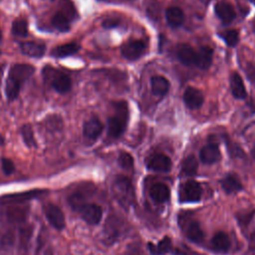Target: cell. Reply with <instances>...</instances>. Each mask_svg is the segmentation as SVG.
I'll return each instance as SVG.
<instances>
[{
	"instance_id": "cell-1",
	"label": "cell",
	"mask_w": 255,
	"mask_h": 255,
	"mask_svg": "<svg viewBox=\"0 0 255 255\" xmlns=\"http://www.w3.org/2000/svg\"><path fill=\"white\" fill-rule=\"evenodd\" d=\"M35 73V67L29 64H14L11 66L5 84V95L13 102L20 94L22 84Z\"/></svg>"
},
{
	"instance_id": "cell-2",
	"label": "cell",
	"mask_w": 255,
	"mask_h": 255,
	"mask_svg": "<svg viewBox=\"0 0 255 255\" xmlns=\"http://www.w3.org/2000/svg\"><path fill=\"white\" fill-rule=\"evenodd\" d=\"M114 107L115 114L108 120V135L111 138H118L124 133L127 128L128 109V104L124 101L115 103Z\"/></svg>"
},
{
	"instance_id": "cell-3",
	"label": "cell",
	"mask_w": 255,
	"mask_h": 255,
	"mask_svg": "<svg viewBox=\"0 0 255 255\" xmlns=\"http://www.w3.org/2000/svg\"><path fill=\"white\" fill-rule=\"evenodd\" d=\"M178 226L180 227L181 231L186 236V238L191 242L200 243L203 240L204 234L200 227V224L191 215H188L187 213L179 214Z\"/></svg>"
},
{
	"instance_id": "cell-4",
	"label": "cell",
	"mask_w": 255,
	"mask_h": 255,
	"mask_svg": "<svg viewBox=\"0 0 255 255\" xmlns=\"http://www.w3.org/2000/svg\"><path fill=\"white\" fill-rule=\"evenodd\" d=\"M76 16V10L73 6V3L68 1L64 4L61 9H59L52 17L51 22L54 28L61 32H67L70 30L71 22Z\"/></svg>"
},
{
	"instance_id": "cell-5",
	"label": "cell",
	"mask_w": 255,
	"mask_h": 255,
	"mask_svg": "<svg viewBox=\"0 0 255 255\" xmlns=\"http://www.w3.org/2000/svg\"><path fill=\"white\" fill-rule=\"evenodd\" d=\"M201 196V185L195 180H187L178 188V199L180 202H198Z\"/></svg>"
},
{
	"instance_id": "cell-6",
	"label": "cell",
	"mask_w": 255,
	"mask_h": 255,
	"mask_svg": "<svg viewBox=\"0 0 255 255\" xmlns=\"http://www.w3.org/2000/svg\"><path fill=\"white\" fill-rule=\"evenodd\" d=\"M145 165L148 169L157 172H167L171 168L170 158L163 153H153L145 160Z\"/></svg>"
},
{
	"instance_id": "cell-7",
	"label": "cell",
	"mask_w": 255,
	"mask_h": 255,
	"mask_svg": "<svg viewBox=\"0 0 255 255\" xmlns=\"http://www.w3.org/2000/svg\"><path fill=\"white\" fill-rule=\"evenodd\" d=\"M79 212L81 217L91 225H97L103 216L102 207L95 203H85L82 207H80Z\"/></svg>"
},
{
	"instance_id": "cell-8",
	"label": "cell",
	"mask_w": 255,
	"mask_h": 255,
	"mask_svg": "<svg viewBox=\"0 0 255 255\" xmlns=\"http://www.w3.org/2000/svg\"><path fill=\"white\" fill-rule=\"evenodd\" d=\"M44 212L47 220L54 228L62 230L65 227V215L59 206L48 203L44 206Z\"/></svg>"
},
{
	"instance_id": "cell-9",
	"label": "cell",
	"mask_w": 255,
	"mask_h": 255,
	"mask_svg": "<svg viewBox=\"0 0 255 255\" xmlns=\"http://www.w3.org/2000/svg\"><path fill=\"white\" fill-rule=\"evenodd\" d=\"M145 44L141 40H131L125 43L122 47V55L128 60H136L145 51Z\"/></svg>"
},
{
	"instance_id": "cell-10",
	"label": "cell",
	"mask_w": 255,
	"mask_h": 255,
	"mask_svg": "<svg viewBox=\"0 0 255 255\" xmlns=\"http://www.w3.org/2000/svg\"><path fill=\"white\" fill-rule=\"evenodd\" d=\"M175 54L177 59L185 66H195L196 51L189 44H179L176 47Z\"/></svg>"
},
{
	"instance_id": "cell-11",
	"label": "cell",
	"mask_w": 255,
	"mask_h": 255,
	"mask_svg": "<svg viewBox=\"0 0 255 255\" xmlns=\"http://www.w3.org/2000/svg\"><path fill=\"white\" fill-rule=\"evenodd\" d=\"M103 129H104V126L102 122L98 118L93 117L84 124L83 133L86 138L91 140H96L102 134Z\"/></svg>"
},
{
	"instance_id": "cell-12",
	"label": "cell",
	"mask_w": 255,
	"mask_h": 255,
	"mask_svg": "<svg viewBox=\"0 0 255 255\" xmlns=\"http://www.w3.org/2000/svg\"><path fill=\"white\" fill-rule=\"evenodd\" d=\"M214 11H215L216 16L224 24L231 23L236 16L233 6L230 3L225 2V1H220V2L216 3L215 7H214Z\"/></svg>"
},
{
	"instance_id": "cell-13",
	"label": "cell",
	"mask_w": 255,
	"mask_h": 255,
	"mask_svg": "<svg viewBox=\"0 0 255 255\" xmlns=\"http://www.w3.org/2000/svg\"><path fill=\"white\" fill-rule=\"evenodd\" d=\"M20 50L22 54L32 57V58H41L44 56L46 51V46L43 43L34 42V41H26L20 43Z\"/></svg>"
},
{
	"instance_id": "cell-14",
	"label": "cell",
	"mask_w": 255,
	"mask_h": 255,
	"mask_svg": "<svg viewBox=\"0 0 255 255\" xmlns=\"http://www.w3.org/2000/svg\"><path fill=\"white\" fill-rule=\"evenodd\" d=\"M200 160L205 164H212L220 160L221 153L219 147L215 143H208L204 145L199 153Z\"/></svg>"
},
{
	"instance_id": "cell-15",
	"label": "cell",
	"mask_w": 255,
	"mask_h": 255,
	"mask_svg": "<svg viewBox=\"0 0 255 255\" xmlns=\"http://www.w3.org/2000/svg\"><path fill=\"white\" fill-rule=\"evenodd\" d=\"M183 101L188 109H198L203 104V95L198 89L189 87L183 94Z\"/></svg>"
},
{
	"instance_id": "cell-16",
	"label": "cell",
	"mask_w": 255,
	"mask_h": 255,
	"mask_svg": "<svg viewBox=\"0 0 255 255\" xmlns=\"http://www.w3.org/2000/svg\"><path fill=\"white\" fill-rule=\"evenodd\" d=\"M51 85L57 93L66 94L72 88V80L68 75L61 72H56L52 78Z\"/></svg>"
},
{
	"instance_id": "cell-17",
	"label": "cell",
	"mask_w": 255,
	"mask_h": 255,
	"mask_svg": "<svg viewBox=\"0 0 255 255\" xmlns=\"http://www.w3.org/2000/svg\"><path fill=\"white\" fill-rule=\"evenodd\" d=\"M43 193H44V190H29V191L20 192V193L4 195L0 198V201L3 203H19V202H23V201L38 197Z\"/></svg>"
},
{
	"instance_id": "cell-18",
	"label": "cell",
	"mask_w": 255,
	"mask_h": 255,
	"mask_svg": "<svg viewBox=\"0 0 255 255\" xmlns=\"http://www.w3.org/2000/svg\"><path fill=\"white\" fill-rule=\"evenodd\" d=\"M230 239L224 232H217L211 239V248L216 253L225 254L230 248Z\"/></svg>"
},
{
	"instance_id": "cell-19",
	"label": "cell",
	"mask_w": 255,
	"mask_h": 255,
	"mask_svg": "<svg viewBox=\"0 0 255 255\" xmlns=\"http://www.w3.org/2000/svg\"><path fill=\"white\" fill-rule=\"evenodd\" d=\"M221 187L227 194H232L240 191L242 189V183L239 179V177L234 173H228L226 174L221 180H220Z\"/></svg>"
},
{
	"instance_id": "cell-20",
	"label": "cell",
	"mask_w": 255,
	"mask_h": 255,
	"mask_svg": "<svg viewBox=\"0 0 255 255\" xmlns=\"http://www.w3.org/2000/svg\"><path fill=\"white\" fill-rule=\"evenodd\" d=\"M149 195L153 201L157 203H163L168 200L170 191L166 184L158 182L151 185L149 188Z\"/></svg>"
},
{
	"instance_id": "cell-21",
	"label": "cell",
	"mask_w": 255,
	"mask_h": 255,
	"mask_svg": "<svg viewBox=\"0 0 255 255\" xmlns=\"http://www.w3.org/2000/svg\"><path fill=\"white\" fill-rule=\"evenodd\" d=\"M213 51L209 47H200L196 51V62L195 66L201 70H207L212 63Z\"/></svg>"
},
{
	"instance_id": "cell-22",
	"label": "cell",
	"mask_w": 255,
	"mask_h": 255,
	"mask_svg": "<svg viewBox=\"0 0 255 255\" xmlns=\"http://www.w3.org/2000/svg\"><path fill=\"white\" fill-rule=\"evenodd\" d=\"M229 81L232 95L237 99H244L246 97V89L240 75L236 72L232 73Z\"/></svg>"
},
{
	"instance_id": "cell-23",
	"label": "cell",
	"mask_w": 255,
	"mask_h": 255,
	"mask_svg": "<svg viewBox=\"0 0 255 255\" xmlns=\"http://www.w3.org/2000/svg\"><path fill=\"white\" fill-rule=\"evenodd\" d=\"M165 18L170 27L176 28L183 23L184 14L178 7H169L165 11Z\"/></svg>"
},
{
	"instance_id": "cell-24",
	"label": "cell",
	"mask_w": 255,
	"mask_h": 255,
	"mask_svg": "<svg viewBox=\"0 0 255 255\" xmlns=\"http://www.w3.org/2000/svg\"><path fill=\"white\" fill-rule=\"evenodd\" d=\"M79 49H80L79 44H77L76 42H70V43L57 46L52 50L51 54L53 57H56V58H65V57L76 54L79 51Z\"/></svg>"
},
{
	"instance_id": "cell-25",
	"label": "cell",
	"mask_w": 255,
	"mask_h": 255,
	"mask_svg": "<svg viewBox=\"0 0 255 255\" xmlns=\"http://www.w3.org/2000/svg\"><path fill=\"white\" fill-rule=\"evenodd\" d=\"M150 85L152 93L156 96H164L169 90V82L162 76H153Z\"/></svg>"
},
{
	"instance_id": "cell-26",
	"label": "cell",
	"mask_w": 255,
	"mask_h": 255,
	"mask_svg": "<svg viewBox=\"0 0 255 255\" xmlns=\"http://www.w3.org/2000/svg\"><path fill=\"white\" fill-rule=\"evenodd\" d=\"M148 248L153 255H162V254L171 252L172 243L169 237H164L157 244L148 243Z\"/></svg>"
},
{
	"instance_id": "cell-27",
	"label": "cell",
	"mask_w": 255,
	"mask_h": 255,
	"mask_svg": "<svg viewBox=\"0 0 255 255\" xmlns=\"http://www.w3.org/2000/svg\"><path fill=\"white\" fill-rule=\"evenodd\" d=\"M198 163L196 158L193 155L185 157L181 164V170L186 175H194L197 172Z\"/></svg>"
},
{
	"instance_id": "cell-28",
	"label": "cell",
	"mask_w": 255,
	"mask_h": 255,
	"mask_svg": "<svg viewBox=\"0 0 255 255\" xmlns=\"http://www.w3.org/2000/svg\"><path fill=\"white\" fill-rule=\"evenodd\" d=\"M12 34L17 37H26L28 35V22L25 19H17L12 23Z\"/></svg>"
},
{
	"instance_id": "cell-29",
	"label": "cell",
	"mask_w": 255,
	"mask_h": 255,
	"mask_svg": "<svg viewBox=\"0 0 255 255\" xmlns=\"http://www.w3.org/2000/svg\"><path fill=\"white\" fill-rule=\"evenodd\" d=\"M21 134H22L23 140H24V142L27 146L33 147V146L37 145L35 135H34V131H33V128L30 125H24L21 128Z\"/></svg>"
},
{
	"instance_id": "cell-30",
	"label": "cell",
	"mask_w": 255,
	"mask_h": 255,
	"mask_svg": "<svg viewBox=\"0 0 255 255\" xmlns=\"http://www.w3.org/2000/svg\"><path fill=\"white\" fill-rule=\"evenodd\" d=\"M115 183L118 189L121 191V193H125V196H129L131 194V184L128 177L118 176Z\"/></svg>"
},
{
	"instance_id": "cell-31",
	"label": "cell",
	"mask_w": 255,
	"mask_h": 255,
	"mask_svg": "<svg viewBox=\"0 0 255 255\" xmlns=\"http://www.w3.org/2000/svg\"><path fill=\"white\" fill-rule=\"evenodd\" d=\"M219 36L224 40L226 45L230 47L236 46L239 41V33L237 30H228L223 33H220Z\"/></svg>"
},
{
	"instance_id": "cell-32",
	"label": "cell",
	"mask_w": 255,
	"mask_h": 255,
	"mask_svg": "<svg viewBox=\"0 0 255 255\" xmlns=\"http://www.w3.org/2000/svg\"><path fill=\"white\" fill-rule=\"evenodd\" d=\"M118 161H119V164L121 165V167L126 168V169H129L133 165L132 156L128 152H126V151H122L120 153Z\"/></svg>"
},
{
	"instance_id": "cell-33",
	"label": "cell",
	"mask_w": 255,
	"mask_h": 255,
	"mask_svg": "<svg viewBox=\"0 0 255 255\" xmlns=\"http://www.w3.org/2000/svg\"><path fill=\"white\" fill-rule=\"evenodd\" d=\"M1 167L3 172L6 175H10L15 171V164L14 162L7 157H2L1 158Z\"/></svg>"
},
{
	"instance_id": "cell-34",
	"label": "cell",
	"mask_w": 255,
	"mask_h": 255,
	"mask_svg": "<svg viewBox=\"0 0 255 255\" xmlns=\"http://www.w3.org/2000/svg\"><path fill=\"white\" fill-rule=\"evenodd\" d=\"M253 217V212H248V213H241V214H237V219H238V222L241 226L245 227L248 225L249 221L252 219Z\"/></svg>"
},
{
	"instance_id": "cell-35",
	"label": "cell",
	"mask_w": 255,
	"mask_h": 255,
	"mask_svg": "<svg viewBox=\"0 0 255 255\" xmlns=\"http://www.w3.org/2000/svg\"><path fill=\"white\" fill-rule=\"evenodd\" d=\"M119 25V20L117 19H108V20H105L103 22V26L107 29H110V28H114L116 26Z\"/></svg>"
},
{
	"instance_id": "cell-36",
	"label": "cell",
	"mask_w": 255,
	"mask_h": 255,
	"mask_svg": "<svg viewBox=\"0 0 255 255\" xmlns=\"http://www.w3.org/2000/svg\"><path fill=\"white\" fill-rule=\"evenodd\" d=\"M252 250L255 252V235L252 237Z\"/></svg>"
},
{
	"instance_id": "cell-37",
	"label": "cell",
	"mask_w": 255,
	"mask_h": 255,
	"mask_svg": "<svg viewBox=\"0 0 255 255\" xmlns=\"http://www.w3.org/2000/svg\"><path fill=\"white\" fill-rule=\"evenodd\" d=\"M2 73H3V66L0 65V84H1V77H2Z\"/></svg>"
},
{
	"instance_id": "cell-38",
	"label": "cell",
	"mask_w": 255,
	"mask_h": 255,
	"mask_svg": "<svg viewBox=\"0 0 255 255\" xmlns=\"http://www.w3.org/2000/svg\"><path fill=\"white\" fill-rule=\"evenodd\" d=\"M4 143V138L0 135V144H3Z\"/></svg>"
},
{
	"instance_id": "cell-39",
	"label": "cell",
	"mask_w": 255,
	"mask_h": 255,
	"mask_svg": "<svg viewBox=\"0 0 255 255\" xmlns=\"http://www.w3.org/2000/svg\"><path fill=\"white\" fill-rule=\"evenodd\" d=\"M252 155H253V157H254V159H255V146H254L253 149H252Z\"/></svg>"
},
{
	"instance_id": "cell-40",
	"label": "cell",
	"mask_w": 255,
	"mask_h": 255,
	"mask_svg": "<svg viewBox=\"0 0 255 255\" xmlns=\"http://www.w3.org/2000/svg\"><path fill=\"white\" fill-rule=\"evenodd\" d=\"M253 30H254V32H255V20H254V22H253Z\"/></svg>"
},
{
	"instance_id": "cell-41",
	"label": "cell",
	"mask_w": 255,
	"mask_h": 255,
	"mask_svg": "<svg viewBox=\"0 0 255 255\" xmlns=\"http://www.w3.org/2000/svg\"><path fill=\"white\" fill-rule=\"evenodd\" d=\"M0 42H1V31H0Z\"/></svg>"
}]
</instances>
